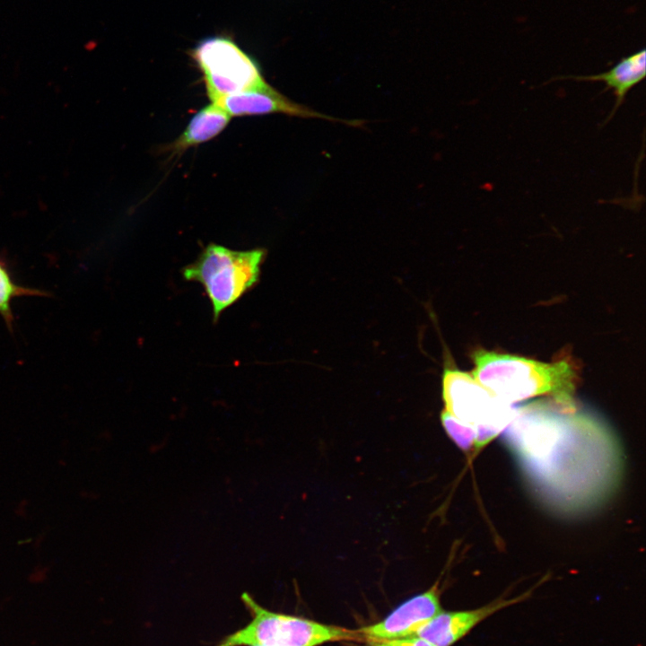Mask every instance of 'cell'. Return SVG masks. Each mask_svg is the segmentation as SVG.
<instances>
[{"mask_svg":"<svg viewBox=\"0 0 646 646\" xmlns=\"http://www.w3.org/2000/svg\"><path fill=\"white\" fill-rule=\"evenodd\" d=\"M553 402L516 407L504 440L544 501L565 512L582 511L615 487L620 451L595 418Z\"/></svg>","mask_w":646,"mask_h":646,"instance_id":"1","label":"cell"},{"mask_svg":"<svg viewBox=\"0 0 646 646\" xmlns=\"http://www.w3.org/2000/svg\"><path fill=\"white\" fill-rule=\"evenodd\" d=\"M472 359L473 377L508 404L541 395H549L561 404H574L578 373L567 359L543 362L484 349L476 350Z\"/></svg>","mask_w":646,"mask_h":646,"instance_id":"2","label":"cell"},{"mask_svg":"<svg viewBox=\"0 0 646 646\" xmlns=\"http://www.w3.org/2000/svg\"><path fill=\"white\" fill-rule=\"evenodd\" d=\"M265 257L264 249L233 250L211 243L194 263L184 267L182 275L205 288L216 320L258 282Z\"/></svg>","mask_w":646,"mask_h":646,"instance_id":"3","label":"cell"},{"mask_svg":"<svg viewBox=\"0 0 646 646\" xmlns=\"http://www.w3.org/2000/svg\"><path fill=\"white\" fill-rule=\"evenodd\" d=\"M241 599L251 615L250 622L215 646H318L354 637V633L345 628L270 611L248 593H243Z\"/></svg>","mask_w":646,"mask_h":646,"instance_id":"4","label":"cell"},{"mask_svg":"<svg viewBox=\"0 0 646 646\" xmlns=\"http://www.w3.org/2000/svg\"><path fill=\"white\" fill-rule=\"evenodd\" d=\"M441 393L444 410L476 428V452L505 429L516 411V407L495 397L472 374L455 367L444 369Z\"/></svg>","mask_w":646,"mask_h":646,"instance_id":"5","label":"cell"},{"mask_svg":"<svg viewBox=\"0 0 646 646\" xmlns=\"http://www.w3.org/2000/svg\"><path fill=\"white\" fill-rule=\"evenodd\" d=\"M192 57L202 72L212 102L267 83L256 60L230 37L201 39L194 47Z\"/></svg>","mask_w":646,"mask_h":646,"instance_id":"6","label":"cell"},{"mask_svg":"<svg viewBox=\"0 0 646 646\" xmlns=\"http://www.w3.org/2000/svg\"><path fill=\"white\" fill-rule=\"evenodd\" d=\"M441 611L442 609L436 582L427 591L402 603L382 621L362 627L359 633L370 642L414 636Z\"/></svg>","mask_w":646,"mask_h":646,"instance_id":"7","label":"cell"},{"mask_svg":"<svg viewBox=\"0 0 646 646\" xmlns=\"http://www.w3.org/2000/svg\"><path fill=\"white\" fill-rule=\"evenodd\" d=\"M526 597L524 595L512 599H497L473 610L441 611L414 636L420 637L433 646H451L488 616L525 599Z\"/></svg>","mask_w":646,"mask_h":646,"instance_id":"8","label":"cell"},{"mask_svg":"<svg viewBox=\"0 0 646 646\" xmlns=\"http://www.w3.org/2000/svg\"><path fill=\"white\" fill-rule=\"evenodd\" d=\"M219 104L231 117L283 113L301 118H319L338 121L307 107L288 100L268 83L221 98Z\"/></svg>","mask_w":646,"mask_h":646,"instance_id":"9","label":"cell"},{"mask_svg":"<svg viewBox=\"0 0 646 646\" xmlns=\"http://www.w3.org/2000/svg\"><path fill=\"white\" fill-rule=\"evenodd\" d=\"M646 74V51L644 48L628 57H623L609 70L591 75L564 76L559 79H572L581 82H601L607 90H611L615 98V105L606 120L607 122L624 101L627 93L639 83Z\"/></svg>","mask_w":646,"mask_h":646,"instance_id":"10","label":"cell"},{"mask_svg":"<svg viewBox=\"0 0 646 646\" xmlns=\"http://www.w3.org/2000/svg\"><path fill=\"white\" fill-rule=\"evenodd\" d=\"M231 116L217 103L212 102L200 109L189 121L170 148L175 153L205 143L220 134L230 122Z\"/></svg>","mask_w":646,"mask_h":646,"instance_id":"11","label":"cell"},{"mask_svg":"<svg viewBox=\"0 0 646 646\" xmlns=\"http://www.w3.org/2000/svg\"><path fill=\"white\" fill-rule=\"evenodd\" d=\"M44 291L21 286L13 283L5 264L0 260V315L10 331H13V315L11 301L19 296H48Z\"/></svg>","mask_w":646,"mask_h":646,"instance_id":"12","label":"cell"},{"mask_svg":"<svg viewBox=\"0 0 646 646\" xmlns=\"http://www.w3.org/2000/svg\"><path fill=\"white\" fill-rule=\"evenodd\" d=\"M441 424L452 441L464 452H469L476 439V428L458 420L455 416L443 410L441 413Z\"/></svg>","mask_w":646,"mask_h":646,"instance_id":"13","label":"cell"},{"mask_svg":"<svg viewBox=\"0 0 646 646\" xmlns=\"http://www.w3.org/2000/svg\"><path fill=\"white\" fill-rule=\"evenodd\" d=\"M370 646H433L427 641L417 637L410 636L406 638L373 642Z\"/></svg>","mask_w":646,"mask_h":646,"instance_id":"14","label":"cell"}]
</instances>
